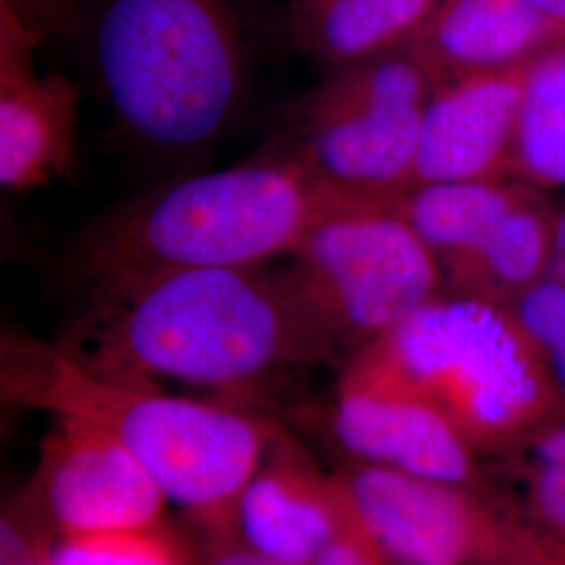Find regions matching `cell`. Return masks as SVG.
<instances>
[{"mask_svg":"<svg viewBox=\"0 0 565 565\" xmlns=\"http://www.w3.org/2000/svg\"><path fill=\"white\" fill-rule=\"evenodd\" d=\"M525 70L527 65L438 84L425 109L415 184L513 181Z\"/></svg>","mask_w":565,"mask_h":565,"instance_id":"12","label":"cell"},{"mask_svg":"<svg viewBox=\"0 0 565 565\" xmlns=\"http://www.w3.org/2000/svg\"><path fill=\"white\" fill-rule=\"evenodd\" d=\"M440 0H287L291 44L324 70L406 49Z\"/></svg>","mask_w":565,"mask_h":565,"instance_id":"15","label":"cell"},{"mask_svg":"<svg viewBox=\"0 0 565 565\" xmlns=\"http://www.w3.org/2000/svg\"><path fill=\"white\" fill-rule=\"evenodd\" d=\"M9 7L41 41L72 25L81 0H0Z\"/></svg>","mask_w":565,"mask_h":565,"instance_id":"22","label":"cell"},{"mask_svg":"<svg viewBox=\"0 0 565 565\" xmlns=\"http://www.w3.org/2000/svg\"><path fill=\"white\" fill-rule=\"evenodd\" d=\"M0 390L4 403L111 434L170 503L218 530L233 532L243 488L275 440L270 427L242 411L107 377L60 343L18 331L2 333Z\"/></svg>","mask_w":565,"mask_h":565,"instance_id":"3","label":"cell"},{"mask_svg":"<svg viewBox=\"0 0 565 565\" xmlns=\"http://www.w3.org/2000/svg\"><path fill=\"white\" fill-rule=\"evenodd\" d=\"M170 501L147 467L95 425L53 417L32 482V507L55 539L163 525Z\"/></svg>","mask_w":565,"mask_h":565,"instance_id":"10","label":"cell"},{"mask_svg":"<svg viewBox=\"0 0 565 565\" xmlns=\"http://www.w3.org/2000/svg\"><path fill=\"white\" fill-rule=\"evenodd\" d=\"M534 345L565 415V281L553 270L509 306Z\"/></svg>","mask_w":565,"mask_h":565,"instance_id":"21","label":"cell"},{"mask_svg":"<svg viewBox=\"0 0 565 565\" xmlns=\"http://www.w3.org/2000/svg\"><path fill=\"white\" fill-rule=\"evenodd\" d=\"M42 548L34 532L15 515H4L0 524V565H42Z\"/></svg>","mask_w":565,"mask_h":565,"instance_id":"23","label":"cell"},{"mask_svg":"<svg viewBox=\"0 0 565 565\" xmlns=\"http://www.w3.org/2000/svg\"><path fill=\"white\" fill-rule=\"evenodd\" d=\"M371 345L478 455L511 452L564 415L545 366L505 303L446 289Z\"/></svg>","mask_w":565,"mask_h":565,"instance_id":"5","label":"cell"},{"mask_svg":"<svg viewBox=\"0 0 565 565\" xmlns=\"http://www.w3.org/2000/svg\"><path fill=\"white\" fill-rule=\"evenodd\" d=\"M553 270L565 281V203L557 205V254Z\"/></svg>","mask_w":565,"mask_h":565,"instance_id":"26","label":"cell"},{"mask_svg":"<svg viewBox=\"0 0 565 565\" xmlns=\"http://www.w3.org/2000/svg\"><path fill=\"white\" fill-rule=\"evenodd\" d=\"M518 181L422 182L396 212L438 260L448 281L471 260L515 198Z\"/></svg>","mask_w":565,"mask_h":565,"instance_id":"17","label":"cell"},{"mask_svg":"<svg viewBox=\"0 0 565 565\" xmlns=\"http://www.w3.org/2000/svg\"><path fill=\"white\" fill-rule=\"evenodd\" d=\"M41 39L0 4V182L25 193L74 174L82 93L63 74H39Z\"/></svg>","mask_w":565,"mask_h":565,"instance_id":"11","label":"cell"},{"mask_svg":"<svg viewBox=\"0 0 565 565\" xmlns=\"http://www.w3.org/2000/svg\"><path fill=\"white\" fill-rule=\"evenodd\" d=\"M350 203L359 202L281 147L109 210L72 243L65 264L86 300L174 270L266 266Z\"/></svg>","mask_w":565,"mask_h":565,"instance_id":"2","label":"cell"},{"mask_svg":"<svg viewBox=\"0 0 565 565\" xmlns=\"http://www.w3.org/2000/svg\"><path fill=\"white\" fill-rule=\"evenodd\" d=\"M86 302L61 348L128 384L243 390L285 369L335 359L281 268L174 270Z\"/></svg>","mask_w":565,"mask_h":565,"instance_id":"1","label":"cell"},{"mask_svg":"<svg viewBox=\"0 0 565 565\" xmlns=\"http://www.w3.org/2000/svg\"><path fill=\"white\" fill-rule=\"evenodd\" d=\"M350 525L338 478H324L282 446L268 448L233 515L235 539L275 565L317 564Z\"/></svg>","mask_w":565,"mask_h":565,"instance_id":"13","label":"cell"},{"mask_svg":"<svg viewBox=\"0 0 565 565\" xmlns=\"http://www.w3.org/2000/svg\"><path fill=\"white\" fill-rule=\"evenodd\" d=\"M511 179L543 193L565 191V41L525 70Z\"/></svg>","mask_w":565,"mask_h":565,"instance_id":"18","label":"cell"},{"mask_svg":"<svg viewBox=\"0 0 565 565\" xmlns=\"http://www.w3.org/2000/svg\"><path fill=\"white\" fill-rule=\"evenodd\" d=\"M200 565H275L247 546H243L237 539H226V543H221L210 555L203 559Z\"/></svg>","mask_w":565,"mask_h":565,"instance_id":"25","label":"cell"},{"mask_svg":"<svg viewBox=\"0 0 565 565\" xmlns=\"http://www.w3.org/2000/svg\"><path fill=\"white\" fill-rule=\"evenodd\" d=\"M564 41L530 0H440L406 49L443 84L525 67Z\"/></svg>","mask_w":565,"mask_h":565,"instance_id":"14","label":"cell"},{"mask_svg":"<svg viewBox=\"0 0 565 565\" xmlns=\"http://www.w3.org/2000/svg\"><path fill=\"white\" fill-rule=\"evenodd\" d=\"M543 15L565 30V0H530Z\"/></svg>","mask_w":565,"mask_h":565,"instance_id":"27","label":"cell"},{"mask_svg":"<svg viewBox=\"0 0 565 565\" xmlns=\"http://www.w3.org/2000/svg\"><path fill=\"white\" fill-rule=\"evenodd\" d=\"M543 553H545L546 565H565V543L545 546Z\"/></svg>","mask_w":565,"mask_h":565,"instance_id":"28","label":"cell"},{"mask_svg":"<svg viewBox=\"0 0 565 565\" xmlns=\"http://www.w3.org/2000/svg\"><path fill=\"white\" fill-rule=\"evenodd\" d=\"M42 565H189L163 525L135 532L53 539L42 548Z\"/></svg>","mask_w":565,"mask_h":565,"instance_id":"20","label":"cell"},{"mask_svg":"<svg viewBox=\"0 0 565 565\" xmlns=\"http://www.w3.org/2000/svg\"><path fill=\"white\" fill-rule=\"evenodd\" d=\"M338 482L352 522L392 565H546L527 527L480 488L363 463Z\"/></svg>","mask_w":565,"mask_h":565,"instance_id":"8","label":"cell"},{"mask_svg":"<svg viewBox=\"0 0 565 565\" xmlns=\"http://www.w3.org/2000/svg\"><path fill=\"white\" fill-rule=\"evenodd\" d=\"M315 565H392L352 522L350 530L323 553Z\"/></svg>","mask_w":565,"mask_h":565,"instance_id":"24","label":"cell"},{"mask_svg":"<svg viewBox=\"0 0 565 565\" xmlns=\"http://www.w3.org/2000/svg\"><path fill=\"white\" fill-rule=\"evenodd\" d=\"M281 273L333 356L350 359L446 291L445 273L394 203L329 214Z\"/></svg>","mask_w":565,"mask_h":565,"instance_id":"6","label":"cell"},{"mask_svg":"<svg viewBox=\"0 0 565 565\" xmlns=\"http://www.w3.org/2000/svg\"><path fill=\"white\" fill-rule=\"evenodd\" d=\"M88 53L121 132L153 151L212 147L249 95L233 0H99Z\"/></svg>","mask_w":565,"mask_h":565,"instance_id":"4","label":"cell"},{"mask_svg":"<svg viewBox=\"0 0 565 565\" xmlns=\"http://www.w3.org/2000/svg\"><path fill=\"white\" fill-rule=\"evenodd\" d=\"M555 254L557 205L520 182L505 214L446 289L511 306L553 273Z\"/></svg>","mask_w":565,"mask_h":565,"instance_id":"16","label":"cell"},{"mask_svg":"<svg viewBox=\"0 0 565 565\" xmlns=\"http://www.w3.org/2000/svg\"><path fill=\"white\" fill-rule=\"evenodd\" d=\"M438 81L408 49L324 70L282 149L338 195L394 203L415 186L425 109Z\"/></svg>","mask_w":565,"mask_h":565,"instance_id":"7","label":"cell"},{"mask_svg":"<svg viewBox=\"0 0 565 565\" xmlns=\"http://www.w3.org/2000/svg\"><path fill=\"white\" fill-rule=\"evenodd\" d=\"M333 434L356 463L480 488V455L473 446L373 345L343 363Z\"/></svg>","mask_w":565,"mask_h":565,"instance_id":"9","label":"cell"},{"mask_svg":"<svg viewBox=\"0 0 565 565\" xmlns=\"http://www.w3.org/2000/svg\"><path fill=\"white\" fill-rule=\"evenodd\" d=\"M511 452L522 461L524 515L541 548L565 543V415L543 425Z\"/></svg>","mask_w":565,"mask_h":565,"instance_id":"19","label":"cell"}]
</instances>
